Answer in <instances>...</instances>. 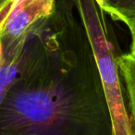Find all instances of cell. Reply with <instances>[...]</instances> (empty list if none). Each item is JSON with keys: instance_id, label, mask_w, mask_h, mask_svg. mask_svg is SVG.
<instances>
[{"instance_id": "6", "label": "cell", "mask_w": 135, "mask_h": 135, "mask_svg": "<svg viewBox=\"0 0 135 135\" xmlns=\"http://www.w3.org/2000/svg\"><path fill=\"white\" fill-rule=\"evenodd\" d=\"M94 3L98 6V8H101L105 14H107L108 16H110L114 21H118V14L116 13L113 8L110 6L108 0H94Z\"/></svg>"}, {"instance_id": "2", "label": "cell", "mask_w": 135, "mask_h": 135, "mask_svg": "<svg viewBox=\"0 0 135 135\" xmlns=\"http://www.w3.org/2000/svg\"><path fill=\"white\" fill-rule=\"evenodd\" d=\"M86 27L108 102L115 135H131L125 88L118 65L117 41L107 14L94 0H76Z\"/></svg>"}, {"instance_id": "1", "label": "cell", "mask_w": 135, "mask_h": 135, "mask_svg": "<svg viewBox=\"0 0 135 135\" xmlns=\"http://www.w3.org/2000/svg\"><path fill=\"white\" fill-rule=\"evenodd\" d=\"M0 135H115L76 0H56L29 36L20 72L0 105Z\"/></svg>"}, {"instance_id": "7", "label": "cell", "mask_w": 135, "mask_h": 135, "mask_svg": "<svg viewBox=\"0 0 135 135\" xmlns=\"http://www.w3.org/2000/svg\"><path fill=\"white\" fill-rule=\"evenodd\" d=\"M128 29L129 31L131 37V47H129V53L135 55V17L129 22V25L128 26Z\"/></svg>"}, {"instance_id": "3", "label": "cell", "mask_w": 135, "mask_h": 135, "mask_svg": "<svg viewBox=\"0 0 135 135\" xmlns=\"http://www.w3.org/2000/svg\"><path fill=\"white\" fill-rule=\"evenodd\" d=\"M118 65L125 88L131 135H135V55L129 52L119 54Z\"/></svg>"}, {"instance_id": "8", "label": "cell", "mask_w": 135, "mask_h": 135, "mask_svg": "<svg viewBox=\"0 0 135 135\" xmlns=\"http://www.w3.org/2000/svg\"><path fill=\"white\" fill-rule=\"evenodd\" d=\"M13 0H0V13L10 5V3L12 2Z\"/></svg>"}, {"instance_id": "4", "label": "cell", "mask_w": 135, "mask_h": 135, "mask_svg": "<svg viewBox=\"0 0 135 135\" xmlns=\"http://www.w3.org/2000/svg\"><path fill=\"white\" fill-rule=\"evenodd\" d=\"M24 49L25 46L15 56L9 57L4 63L0 64V105L8 88L11 86L19 74L24 57Z\"/></svg>"}, {"instance_id": "5", "label": "cell", "mask_w": 135, "mask_h": 135, "mask_svg": "<svg viewBox=\"0 0 135 135\" xmlns=\"http://www.w3.org/2000/svg\"><path fill=\"white\" fill-rule=\"evenodd\" d=\"M108 2L118 14V21L129 26L135 17V0H108Z\"/></svg>"}]
</instances>
